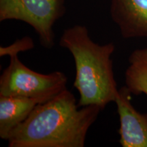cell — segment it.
Returning <instances> with one entry per match:
<instances>
[{
    "instance_id": "7a4b0ae2",
    "label": "cell",
    "mask_w": 147,
    "mask_h": 147,
    "mask_svg": "<svg viewBox=\"0 0 147 147\" xmlns=\"http://www.w3.org/2000/svg\"><path fill=\"white\" fill-rule=\"evenodd\" d=\"M59 44L71 53L74 60L73 86L80 95L79 107L96 105L104 109L109 103L115 102L119 93L111 59L115 44L95 43L87 27L80 25L65 29Z\"/></svg>"
},
{
    "instance_id": "277c9868",
    "label": "cell",
    "mask_w": 147,
    "mask_h": 147,
    "mask_svg": "<svg viewBox=\"0 0 147 147\" xmlns=\"http://www.w3.org/2000/svg\"><path fill=\"white\" fill-rule=\"evenodd\" d=\"M65 0H0V21L17 20L32 26L42 47L52 49L53 27L65 12Z\"/></svg>"
},
{
    "instance_id": "5b68a950",
    "label": "cell",
    "mask_w": 147,
    "mask_h": 147,
    "mask_svg": "<svg viewBox=\"0 0 147 147\" xmlns=\"http://www.w3.org/2000/svg\"><path fill=\"white\" fill-rule=\"evenodd\" d=\"M126 86L119 89L115 102L120 120L119 143L123 147H147V114L137 111Z\"/></svg>"
},
{
    "instance_id": "9c48e42d",
    "label": "cell",
    "mask_w": 147,
    "mask_h": 147,
    "mask_svg": "<svg viewBox=\"0 0 147 147\" xmlns=\"http://www.w3.org/2000/svg\"><path fill=\"white\" fill-rule=\"evenodd\" d=\"M34 47V43L32 38L25 36L21 39L16 40L10 46L0 47V56L18 55L19 53L29 51Z\"/></svg>"
},
{
    "instance_id": "52a82bcc",
    "label": "cell",
    "mask_w": 147,
    "mask_h": 147,
    "mask_svg": "<svg viewBox=\"0 0 147 147\" xmlns=\"http://www.w3.org/2000/svg\"><path fill=\"white\" fill-rule=\"evenodd\" d=\"M38 103L25 97L0 95V138L8 140L15 129L26 120Z\"/></svg>"
},
{
    "instance_id": "8992f818",
    "label": "cell",
    "mask_w": 147,
    "mask_h": 147,
    "mask_svg": "<svg viewBox=\"0 0 147 147\" xmlns=\"http://www.w3.org/2000/svg\"><path fill=\"white\" fill-rule=\"evenodd\" d=\"M110 14L123 38L147 37V0H111Z\"/></svg>"
},
{
    "instance_id": "3957f363",
    "label": "cell",
    "mask_w": 147,
    "mask_h": 147,
    "mask_svg": "<svg viewBox=\"0 0 147 147\" xmlns=\"http://www.w3.org/2000/svg\"><path fill=\"white\" fill-rule=\"evenodd\" d=\"M9 57L10 63L0 76V95L25 97L42 104L66 89L67 78L62 71L38 73L24 65L18 55Z\"/></svg>"
},
{
    "instance_id": "6da1fadb",
    "label": "cell",
    "mask_w": 147,
    "mask_h": 147,
    "mask_svg": "<svg viewBox=\"0 0 147 147\" xmlns=\"http://www.w3.org/2000/svg\"><path fill=\"white\" fill-rule=\"evenodd\" d=\"M102 107L79 108L76 97L65 89L38 104L8 140L9 147H83L90 127Z\"/></svg>"
},
{
    "instance_id": "ba28073f",
    "label": "cell",
    "mask_w": 147,
    "mask_h": 147,
    "mask_svg": "<svg viewBox=\"0 0 147 147\" xmlns=\"http://www.w3.org/2000/svg\"><path fill=\"white\" fill-rule=\"evenodd\" d=\"M125 86L131 94L147 95V48L133 51L128 59Z\"/></svg>"
}]
</instances>
